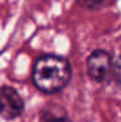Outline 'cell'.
<instances>
[{
    "label": "cell",
    "mask_w": 121,
    "mask_h": 122,
    "mask_svg": "<svg viewBox=\"0 0 121 122\" xmlns=\"http://www.w3.org/2000/svg\"><path fill=\"white\" fill-rule=\"evenodd\" d=\"M72 68L67 59L56 55H46L35 61L33 68V81L40 91L53 94L69 83Z\"/></svg>",
    "instance_id": "obj_1"
},
{
    "label": "cell",
    "mask_w": 121,
    "mask_h": 122,
    "mask_svg": "<svg viewBox=\"0 0 121 122\" xmlns=\"http://www.w3.org/2000/svg\"><path fill=\"white\" fill-rule=\"evenodd\" d=\"M87 73L95 82H108L113 73V57L107 51L96 49L87 59Z\"/></svg>",
    "instance_id": "obj_2"
},
{
    "label": "cell",
    "mask_w": 121,
    "mask_h": 122,
    "mask_svg": "<svg viewBox=\"0 0 121 122\" xmlns=\"http://www.w3.org/2000/svg\"><path fill=\"white\" fill-rule=\"evenodd\" d=\"M24 110V100L12 87L0 88V114L7 120H13L21 116Z\"/></svg>",
    "instance_id": "obj_3"
},
{
    "label": "cell",
    "mask_w": 121,
    "mask_h": 122,
    "mask_svg": "<svg viewBox=\"0 0 121 122\" xmlns=\"http://www.w3.org/2000/svg\"><path fill=\"white\" fill-rule=\"evenodd\" d=\"M81 7L86 8V9H96L102 5L103 0H77Z\"/></svg>",
    "instance_id": "obj_4"
}]
</instances>
